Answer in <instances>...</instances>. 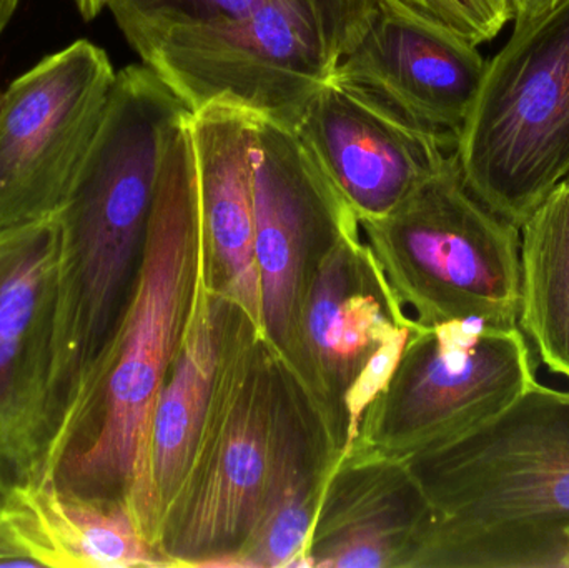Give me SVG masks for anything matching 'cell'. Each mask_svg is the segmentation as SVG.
Returning a JSON list of instances; mask_svg holds the SVG:
<instances>
[{
	"label": "cell",
	"instance_id": "3",
	"mask_svg": "<svg viewBox=\"0 0 569 568\" xmlns=\"http://www.w3.org/2000/svg\"><path fill=\"white\" fill-rule=\"evenodd\" d=\"M400 464L431 512L410 567L568 568L569 390L535 380L490 422Z\"/></svg>",
	"mask_w": 569,
	"mask_h": 568
},
{
	"label": "cell",
	"instance_id": "1",
	"mask_svg": "<svg viewBox=\"0 0 569 568\" xmlns=\"http://www.w3.org/2000/svg\"><path fill=\"white\" fill-rule=\"evenodd\" d=\"M190 116L167 147L132 293L70 413L53 476L79 496L129 504L156 547L153 410L209 260Z\"/></svg>",
	"mask_w": 569,
	"mask_h": 568
},
{
	"label": "cell",
	"instance_id": "19",
	"mask_svg": "<svg viewBox=\"0 0 569 568\" xmlns=\"http://www.w3.org/2000/svg\"><path fill=\"white\" fill-rule=\"evenodd\" d=\"M233 303L216 290L209 260L192 316L157 399L150 432V489L160 524L182 487L206 429Z\"/></svg>",
	"mask_w": 569,
	"mask_h": 568
},
{
	"label": "cell",
	"instance_id": "11",
	"mask_svg": "<svg viewBox=\"0 0 569 568\" xmlns=\"http://www.w3.org/2000/svg\"><path fill=\"white\" fill-rule=\"evenodd\" d=\"M253 210L263 337L297 379L298 320L311 266L338 232L360 226L297 132L266 119H257L253 143Z\"/></svg>",
	"mask_w": 569,
	"mask_h": 568
},
{
	"label": "cell",
	"instance_id": "6",
	"mask_svg": "<svg viewBox=\"0 0 569 568\" xmlns=\"http://www.w3.org/2000/svg\"><path fill=\"white\" fill-rule=\"evenodd\" d=\"M468 190L521 227L569 176V0L513 29L458 133Z\"/></svg>",
	"mask_w": 569,
	"mask_h": 568
},
{
	"label": "cell",
	"instance_id": "13",
	"mask_svg": "<svg viewBox=\"0 0 569 568\" xmlns=\"http://www.w3.org/2000/svg\"><path fill=\"white\" fill-rule=\"evenodd\" d=\"M485 69L477 46L378 0L367 29L330 80L457 149Z\"/></svg>",
	"mask_w": 569,
	"mask_h": 568
},
{
	"label": "cell",
	"instance_id": "14",
	"mask_svg": "<svg viewBox=\"0 0 569 568\" xmlns=\"http://www.w3.org/2000/svg\"><path fill=\"white\" fill-rule=\"evenodd\" d=\"M295 132L358 226L387 216L455 152L333 80L315 93Z\"/></svg>",
	"mask_w": 569,
	"mask_h": 568
},
{
	"label": "cell",
	"instance_id": "26",
	"mask_svg": "<svg viewBox=\"0 0 569 568\" xmlns=\"http://www.w3.org/2000/svg\"><path fill=\"white\" fill-rule=\"evenodd\" d=\"M19 2L20 0H0V36H2L3 30L12 20Z\"/></svg>",
	"mask_w": 569,
	"mask_h": 568
},
{
	"label": "cell",
	"instance_id": "12",
	"mask_svg": "<svg viewBox=\"0 0 569 568\" xmlns=\"http://www.w3.org/2000/svg\"><path fill=\"white\" fill-rule=\"evenodd\" d=\"M405 323L360 227L338 232L311 266L298 320L297 382L335 452L345 444L343 396L371 353Z\"/></svg>",
	"mask_w": 569,
	"mask_h": 568
},
{
	"label": "cell",
	"instance_id": "10",
	"mask_svg": "<svg viewBox=\"0 0 569 568\" xmlns=\"http://www.w3.org/2000/svg\"><path fill=\"white\" fill-rule=\"evenodd\" d=\"M116 76L106 50L80 39L2 90L0 236L62 212Z\"/></svg>",
	"mask_w": 569,
	"mask_h": 568
},
{
	"label": "cell",
	"instance_id": "5",
	"mask_svg": "<svg viewBox=\"0 0 569 568\" xmlns=\"http://www.w3.org/2000/svg\"><path fill=\"white\" fill-rule=\"evenodd\" d=\"M360 229L403 322L415 329L457 320L520 327V227L468 190L457 153Z\"/></svg>",
	"mask_w": 569,
	"mask_h": 568
},
{
	"label": "cell",
	"instance_id": "16",
	"mask_svg": "<svg viewBox=\"0 0 569 568\" xmlns=\"http://www.w3.org/2000/svg\"><path fill=\"white\" fill-rule=\"evenodd\" d=\"M257 119L239 107L213 103L190 116V133L213 287L263 333L253 210Z\"/></svg>",
	"mask_w": 569,
	"mask_h": 568
},
{
	"label": "cell",
	"instance_id": "8",
	"mask_svg": "<svg viewBox=\"0 0 569 568\" xmlns=\"http://www.w3.org/2000/svg\"><path fill=\"white\" fill-rule=\"evenodd\" d=\"M537 367L520 327H418L347 456L405 462L453 442L508 409L537 380Z\"/></svg>",
	"mask_w": 569,
	"mask_h": 568
},
{
	"label": "cell",
	"instance_id": "7",
	"mask_svg": "<svg viewBox=\"0 0 569 568\" xmlns=\"http://www.w3.org/2000/svg\"><path fill=\"white\" fill-rule=\"evenodd\" d=\"M279 363L233 306L199 449L160 524L170 567L240 568L262 504Z\"/></svg>",
	"mask_w": 569,
	"mask_h": 568
},
{
	"label": "cell",
	"instance_id": "17",
	"mask_svg": "<svg viewBox=\"0 0 569 568\" xmlns=\"http://www.w3.org/2000/svg\"><path fill=\"white\" fill-rule=\"evenodd\" d=\"M0 557L6 567H170L129 504L79 496L53 479L0 500Z\"/></svg>",
	"mask_w": 569,
	"mask_h": 568
},
{
	"label": "cell",
	"instance_id": "22",
	"mask_svg": "<svg viewBox=\"0 0 569 568\" xmlns=\"http://www.w3.org/2000/svg\"><path fill=\"white\" fill-rule=\"evenodd\" d=\"M398 12L480 46L493 40L511 20L508 0H380Z\"/></svg>",
	"mask_w": 569,
	"mask_h": 568
},
{
	"label": "cell",
	"instance_id": "9",
	"mask_svg": "<svg viewBox=\"0 0 569 568\" xmlns=\"http://www.w3.org/2000/svg\"><path fill=\"white\" fill-rule=\"evenodd\" d=\"M59 219L0 236V500L59 464L56 382Z\"/></svg>",
	"mask_w": 569,
	"mask_h": 568
},
{
	"label": "cell",
	"instance_id": "21",
	"mask_svg": "<svg viewBox=\"0 0 569 568\" xmlns=\"http://www.w3.org/2000/svg\"><path fill=\"white\" fill-rule=\"evenodd\" d=\"M263 0H109L127 43L147 56L162 37L183 27L207 26L249 13Z\"/></svg>",
	"mask_w": 569,
	"mask_h": 568
},
{
	"label": "cell",
	"instance_id": "18",
	"mask_svg": "<svg viewBox=\"0 0 569 568\" xmlns=\"http://www.w3.org/2000/svg\"><path fill=\"white\" fill-rule=\"evenodd\" d=\"M338 459L303 390L279 363L262 504L240 568L301 567L325 480Z\"/></svg>",
	"mask_w": 569,
	"mask_h": 568
},
{
	"label": "cell",
	"instance_id": "4",
	"mask_svg": "<svg viewBox=\"0 0 569 568\" xmlns=\"http://www.w3.org/2000/svg\"><path fill=\"white\" fill-rule=\"evenodd\" d=\"M377 6L378 0H263L236 19L172 30L142 63L192 113L226 103L295 130Z\"/></svg>",
	"mask_w": 569,
	"mask_h": 568
},
{
	"label": "cell",
	"instance_id": "2",
	"mask_svg": "<svg viewBox=\"0 0 569 568\" xmlns=\"http://www.w3.org/2000/svg\"><path fill=\"white\" fill-rule=\"evenodd\" d=\"M190 113L146 63L117 72L69 199L57 217L62 243L56 382L62 430L129 302L163 157Z\"/></svg>",
	"mask_w": 569,
	"mask_h": 568
},
{
	"label": "cell",
	"instance_id": "15",
	"mask_svg": "<svg viewBox=\"0 0 569 568\" xmlns=\"http://www.w3.org/2000/svg\"><path fill=\"white\" fill-rule=\"evenodd\" d=\"M430 520L403 464L350 454L325 480L301 567H410Z\"/></svg>",
	"mask_w": 569,
	"mask_h": 568
},
{
	"label": "cell",
	"instance_id": "25",
	"mask_svg": "<svg viewBox=\"0 0 569 568\" xmlns=\"http://www.w3.org/2000/svg\"><path fill=\"white\" fill-rule=\"evenodd\" d=\"M83 20H92L109 6V0H73Z\"/></svg>",
	"mask_w": 569,
	"mask_h": 568
},
{
	"label": "cell",
	"instance_id": "29",
	"mask_svg": "<svg viewBox=\"0 0 569 568\" xmlns=\"http://www.w3.org/2000/svg\"><path fill=\"white\" fill-rule=\"evenodd\" d=\"M568 180H569V176H568Z\"/></svg>",
	"mask_w": 569,
	"mask_h": 568
},
{
	"label": "cell",
	"instance_id": "20",
	"mask_svg": "<svg viewBox=\"0 0 569 568\" xmlns=\"http://www.w3.org/2000/svg\"><path fill=\"white\" fill-rule=\"evenodd\" d=\"M518 326L550 372L569 379V180L520 227Z\"/></svg>",
	"mask_w": 569,
	"mask_h": 568
},
{
	"label": "cell",
	"instance_id": "27",
	"mask_svg": "<svg viewBox=\"0 0 569 568\" xmlns=\"http://www.w3.org/2000/svg\"><path fill=\"white\" fill-rule=\"evenodd\" d=\"M0 567H6V564H3L2 557H0Z\"/></svg>",
	"mask_w": 569,
	"mask_h": 568
},
{
	"label": "cell",
	"instance_id": "28",
	"mask_svg": "<svg viewBox=\"0 0 569 568\" xmlns=\"http://www.w3.org/2000/svg\"><path fill=\"white\" fill-rule=\"evenodd\" d=\"M0 103H2V92H0Z\"/></svg>",
	"mask_w": 569,
	"mask_h": 568
},
{
	"label": "cell",
	"instance_id": "24",
	"mask_svg": "<svg viewBox=\"0 0 569 568\" xmlns=\"http://www.w3.org/2000/svg\"><path fill=\"white\" fill-rule=\"evenodd\" d=\"M561 0H508L515 29L530 26L555 9Z\"/></svg>",
	"mask_w": 569,
	"mask_h": 568
},
{
	"label": "cell",
	"instance_id": "23",
	"mask_svg": "<svg viewBox=\"0 0 569 568\" xmlns=\"http://www.w3.org/2000/svg\"><path fill=\"white\" fill-rule=\"evenodd\" d=\"M413 327H395L393 332L371 353L363 369L355 377L343 396L345 444L341 457L347 456L360 432L361 419L368 407L387 389L407 349Z\"/></svg>",
	"mask_w": 569,
	"mask_h": 568
}]
</instances>
